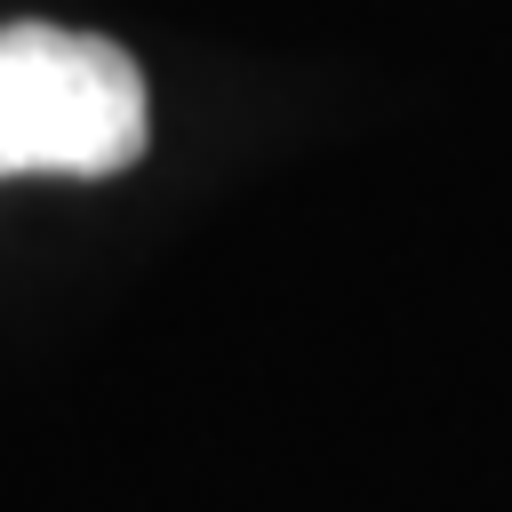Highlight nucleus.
I'll return each instance as SVG.
<instances>
[{
  "mask_svg": "<svg viewBox=\"0 0 512 512\" xmlns=\"http://www.w3.org/2000/svg\"><path fill=\"white\" fill-rule=\"evenodd\" d=\"M152 104L128 48L64 24H0V176H120Z\"/></svg>",
  "mask_w": 512,
  "mask_h": 512,
  "instance_id": "nucleus-1",
  "label": "nucleus"
}]
</instances>
